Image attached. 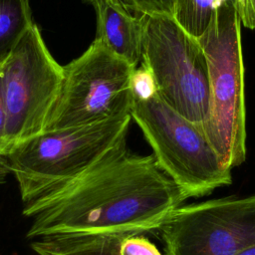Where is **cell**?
<instances>
[{
    "label": "cell",
    "instance_id": "cell-16",
    "mask_svg": "<svg viewBox=\"0 0 255 255\" xmlns=\"http://www.w3.org/2000/svg\"><path fill=\"white\" fill-rule=\"evenodd\" d=\"M2 66L3 62L0 63V155L7 157V155L9 154L7 141V111L4 97Z\"/></svg>",
    "mask_w": 255,
    "mask_h": 255
},
{
    "label": "cell",
    "instance_id": "cell-14",
    "mask_svg": "<svg viewBox=\"0 0 255 255\" xmlns=\"http://www.w3.org/2000/svg\"><path fill=\"white\" fill-rule=\"evenodd\" d=\"M128 9H131L141 15H164L174 14L176 0H122Z\"/></svg>",
    "mask_w": 255,
    "mask_h": 255
},
{
    "label": "cell",
    "instance_id": "cell-17",
    "mask_svg": "<svg viewBox=\"0 0 255 255\" xmlns=\"http://www.w3.org/2000/svg\"><path fill=\"white\" fill-rule=\"evenodd\" d=\"M240 21L248 29H255V0H233Z\"/></svg>",
    "mask_w": 255,
    "mask_h": 255
},
{
    "label": "cell",
    "instance_id": "cell-20",
    "mask_svg": "<svg viewBox=\"0 0 255 255\" xmlns=\"http://www.w3.org/2000/svg\"><path fill=\"white\" fill-rule=\"evenodd\" d=\"M85 1H88V2H92L93 0H85Z\"/></svg>",
    "mask_w": 255,
    "mask_h": 255
},
{
    "label": "cell",
    "instance_id": "cell-18",
    "mask_svg": "<svg viewBox=\"0 0 255 255\" xmlns=\"http://www.w3.org/2000/svg\"><path fill=\"white\" fill-rule=\"evenodd\" d=\"M11 174L7 157L0 155V184L6 182L7 177Z\"/></svg>",
    "mask_w": 255,
    "mask_h": 255
},
{
    "label": "cell",
    "instance_id": "cell-8",
    "mask_svg": "<svg viewBox=\"0 0 255 255\" xmlns=\"http://www.w3.org/2000/svg\"><path fill=\"white\" fill-rule=\"evenodd\" d=\"M157 230L166 255H237L255 244V194L180 205Z\"/></svg>",
    "mask_w": 255,
    "mask_h": 255
},
{
    "label": "cell",
    "instance_id": "cell-15",
    "mask_svg": "<svg viewBox=\"0 0 255 255\" xmlns=\"http://www.w3.org/2000/svg\"><path fill=\"white\" fill-rule=\"evenodd\" d=\"M120 255H162L144 234H124L120 244Z\"/></svg>",
    "mask_w": 255,
    "mask_h": 255
},
{
    "label": "cell",
    "instance_id": "cell-4",
    "mask_svg": "<svg viewBox=\"0 0 255 255\" xmlns=\"http://www.w3.org/2000/svg\"><path fill=\"white\" fill-rule=\"evenodd\" d=\"M130 117L141 129L159 168L184 196L201 197L232 182L200 125L166 105L157 95L133 101Z\"/></svg>",
    "mask_w": 255,
    "mask_h": 255
},
{
    "label": "cell",
    "instance_id": "cell-5",
    "mask_svg": "<svg viewBox=\"0 0 255 255\" xmlns=\"http://www.w3.org/2000/svg\"><path fill=\"white\" fill-rule=\"evenodd\" d=\"M133 69L94 40L81 56L63 66L61 89L44 131L130 115L134 101L130 90Z\"/></svg>",
    "mask_w": 255,
    "mask_h": 255
},
{
    "label": "cell",
    "instance_id": "cell-3",
    "mask_svg": "<svg viewBox=\"0 0 255 255\" xmlns=\"http://www.w3.org/2000/svg\"><path fill=\"white\" fill-rule=\"evenodd\" d=\"M130 121V115H126L43 131L18 145L7 160L23 204L52 192L88 169L127 137Z\"/></svg>",
    "mask_w": 255,
    "mask_h": 255
},
{
    "label": "cell",
    "instance_id": "cell-10",
    "mask_svg": "<svg viewBox=\"0 0 255 255\" xmlns=\"http://www.w3.org/2000/svg\"><path fill=\"white\" fill-rule=\"evenodd\" d=\"M124 234H71L31 240L37 255H120Z\"/></svg>",
    "mask_w": 255,
    "mask_h": 255
},
{
    "label": "cell",
    "instance_id": "cell-1",
    "mask_svg": "<svg viewBox=\"0 0 255 255\" xmlns=\"http://www.w3.org/2000/svg\"><path fill=\"white\" fill-rule=\"evenodd\" d=\"M185 199L153 155L131 152L124 137L75 178L23 204L26 237L145 234Z\"/></svg>",
    "mask_w": 255,
    "mask_h": 255
},
{
    "label": "cell",
    "instance_id": "cell-19",
    "mask_svg": "<svg viewBox=\"0 0 255 255\" xmlns=\"http://www.w3.org/2000/svg\"><path fill=\"white\" fill-rule=\"evenodd\" d=\"M237 255H255V244L250 246L249 248L243 250L242 252H240L239 254Z\"/></svg>",
    "mask_w": 255,
    "mask_h": 255
},
{
    "label": "cell",
    "instance_id": "cell-11",
    "mask_svg": "<svg viewBox=\"0 0 255 255\" xmlns=\"http://www.w3.org/2000/svg\"><path fill=\"white\" fill-rule=\"evenodd\" d=\"M33 23L30 0H0V63Z\"/></svg>",
    "mask_w": 255,
    "mask_h": 255
},
{
    "label": "cell",
    "instance_id": "cell-12",
    "mask_svg": "<svg viewBox=\"0 0 255 255\" xmlns=\"http://www.w3.org/2000/svg\"><path fill=\"white\" fill-rule=\"evenodd\" d=\"M224 1L227 0H176L173 18L189 35L199 39Z\"/></svg>",
    "mask_w": 255,
    "mask_h": 255
},
{
    "label": "cell",
    "instance_id": "cell-7",
    "mask_svg": "<svg viewBox=\"0 0 255 255\" xmlns=\"http://www.w3.org/2000/svg\"><path fill=\"white\" fill-rule=\"evenodd\" d=\"M63 77V66L50 53L34 22L2 66L9 154L44 131Z\"/></svg>",
    "mask_w": 255,
    "mask_h": 255
},
{
    "label": "cell",
    "instance_id": "cell-9",
    "mask_svg": "<svg viewBox=\"0 0 255 255\" xmlns=\"http://www.w3.org/2000/svg\"><path fill=\"white\" fill-rule=\"evenodd\" d=\"M97 31L95 41L136 67L142 58L143 16L130 14L122 0H93Z\"/></svg>",
    "mask_w": 255,
    "mask_h": 255
},
{
    "label": "cell",
    "instance_id": "cell-13",
    "mask_svg": "<svg viewBox=\"0 0 255 255\" xmlns=\"http://www.w3.org/2000/svg\"><path fill=\"white\" fill-rule=\"evenodd\" d=\"M130 90L135 101H147L157 95V88L151 71L141 64L130 76Z\"/></svg>",
    "mask_w": 255,
    "mask_h": 255
},
{
    "label": "cell",
    "instance_id": "cell-6",
    "mask_svg": "<svg viewBox=\"0 0 255 255\" xmlns=\"http://www.w3.org/2000/svg\"><path fill=\"white\" fill-rule=\"evenodd\" d=\"M142 64L152 73L157 96L202 127L209 108L208 69L198 39L172 16L142 15Z\"/></svg>",
    "mask_w": 255,
    "mask_h": 255
},
{
    "label": "cell",
    "instance_id": "cell-2",
    "mask_svg": "<svg viewBox=\"0 0 255 255\" xmlns=\"http://www.w3.org/2000/svg\"><path fill=\"white\" fill-rule=\"evenodd\" d=\"M198 41L209 82V108L202 128L223 165L232 169L246 158L241 21L233 0L216 8Z\"/></svg>",
    "mask_w": 255,
    "mask_h": 255
}]
</instances>
